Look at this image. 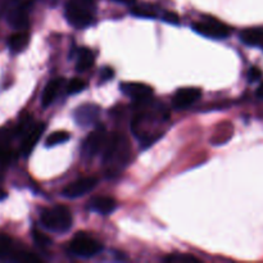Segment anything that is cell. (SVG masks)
Segmentation results:
<instances>
[{
  "instance_id": "obj_7",
  "label": "cell",
  "mask_w": 263,
  "mask_h": 263,
  "mask_svg": "<svg viewBox=\"0 0 263 263\" xmlns=\"http://www.w3.org/2000/svg\"><path fill=\"white\" fill-rule=\"evenodd\" d=\"M33 0H14L7 13L8 22L14 30H26L28 26V14L32 8Z\"/></svg>"
},
{
  "instance_id": "obj_25",
  "label": "cell",
  "mask_w": 263,
  "mask_h": 263,
  "mask_svg": "<svg viewBox=\"0 0 263 263\" xmlns=\"http://www.w3.org/2000/svg\"><path fill=\"white\" fill-rule=\"evenodd\" d=\"M163 21L166 23H170V25H179L180 18L176 13L174 12H164L163 13Z\"/></svg>"
},
{
  "instance_id": "obj_1",
  "label": "cell",
  "mask_w": 263,
  "mask_h": 263,
  "mask_svg": "<svg viewBox=\"0 0 263 263\" xmlns=\"http://www.w3.org/2000/svg\"><path fill=\"white\" fill-rule=\"evenodd\" d=\"M138 103L141 108L131 120V130L143 148H148L163 136L170 115L164 105L152 104L149 99Z\"/></svg>"
},
{
  "instance_id": "obj_14",
  "label": "cell",
  "mask_w": 263,
  "mask_h": 263,
  "mask_svg": "<svg viewBox=\"0 0 263 263\" xmlns=\"http://www.w3.org/2000/svg\"><path fill=\"white\" fill-rule=\"evenodd\" d=\"M90 208L100 215H110L117 208V202L110 197H97L90 202Z\"/></svg>"
},
{
  "instance_id": "obj_9",
  "label": "cell",
  "mask_w": 263,
  "mask_h": 263,
  "mask_svg": "<svg viewBox=\"0 0 263 263\" xmlns=\"http://www.w3.org/2000/svg\"><path fill=\"white\" fill-rule=\"evenodd\" d=\"M98 185L97 177H82V179L76 180V181L71 182L67 185L63 189V197L68 198V199H74V198H80L86 195L87 193L91 192L95 186Z\"/></svg>"
},
{
  "instance_id": "obj_31",
  "label": "cell",
  "mask_w": 263,
  "mask_h": 263,
  "mask_svg": "<svg viewBox=\"0 0 263 263\" xmlns=\"http://www.w3.org/2000/svg\"><path fill=\"white\" fill-rule=\"evenodd\" d=\"M4 198H7V194H5V193L3 192V190H0V200H3V199H4Z\"/></svg>"
},
{
  "instance_id": "obj_5",
  "label": "cell",
  "mask_w": 263,
  "mask_h": 263,
  "mask_svg": "<svg viewBox=\"0 0 263 263\" xmlns=\"http://www.w3.org/2000/svg\"><path fill=\"white\" fill-rule=\"evenodd\" d=\"M193 30L199 35L205 36L208 39H216V40L229 37L231 33L230 27L226 23L213 17H205L204 20L195 22L193 25Z\"/></svg>"
},
{
  "instance_id": "obj_28",
  "label": "cell",
  "mask_w": 263,
  "mask_h": 263,
  "mask_svg": "<svg viewBox=\"0 0 263 263\" xmlns=\"http://www.w3.org/2000/svg\"><path fill=\"white\" fill-rule=\"evenodd\" d=\"M261 76H262V72L259 71L258 68H256V67H253V68L249 69L248 79H249V81H251V82L257 81V80L261 79Z\"/></svg>"
},
{
  "instance_id": "obj_27",
  "label": "cell",
  "mask_w": 263,
  "mask_h": 263,
  "mask_svg": "<svg viewBox=\"0 0 263 263\" xmlns=\"http://www.w3.org/2000/svg\"><path fill=\"white\" fill-rule=\"evenodd\" d=\"M13 2H14V0H0V18L7 15L8 10L12 7Z\"/></svg>"
},
{
  "instance_id": "obj_18",
  "label": "cell",
  "mask_w": 263,
  "mask_h": 263,
  "mask_svg": "<svg viewBox=\"0 0 263 263\" xmlns=\"http://www.w3.org/2000/svg\"><path fill=\"white\" fill-rule=\"evenodd\" d=\"M94 64V54L90 49L82 48L79 51V55H77V62H76V68L77 71L85 72L90 68V67Z\"/></svg>"
},
{
  "instance_id": "obj_19",
  "label": "cell",
  "mask_w": 263,
  "mask_h": 263,
  "mask_svg": "<svg viewBox=\"0 0 263 263\" xmlns=\"http://www.w3.org/2000/svg\"><path fill=\"white\" fill-rule=\"evenodd\" d=\"M15 256L17 253L14 252L12 239L5 235H0V259H8L13 257L15 258Z\"/></svg>"
},
{
  "instance_id": "obj_20",
  "label": "cell",
  "mask_w": 263,
  "mask_h": 263,
  "mask_svg": "<svg viewBox=\"0 0 263 263\" xmlns=\"http://www.w3.org/2000/svg\"><path fill=\"white\" fill-rule=\"evenodd\" d=\"M69 138H71V135H69V133H67V131H54V133H51L50 135L48 136V139H46L45 141V145L48 146V148L61 145V144L67 143V141L69 140Z\"/></svg>"
},
{
  "instance_id": "obj_26",
  "label": "cell",
  "mask_w": 263,
  "mask_h": 263,
  "mask_svg": "<svg viewBox=\"0 0 263 263\" xmlns=\"http://www.w3.org/2000/svg\"><path fill=\"white\" fill-rule=\"evenodd\" d=\"M113 74H115L113 69L110 68V67H105V68H103V71L100 72V82L104 84V82L109 81V80H112Z\"/></svg>"
},
{
  "instance_id": "obj_12",
  "label": "cell",
  "mask_w": 263,
  "mask_h": 263,
  "mask_svg": "<svg viewBox=\"0 0 263 263\" xmlns=\"http://www.w3.org/2000/svg\"><path fill=\"white\" fill-rule=\"evenodd\" d=\"M44 130H45V125L44 123H36V125L30 126L23 133V140L22 144H21V151H22L23 156H30L31 152L33 151L35 145L37 144V141L43 136Z\"/></svg>"
},
{
  "instance_id": "obj_2",
  "label": "cell",
  "mask_w": 263,
  "mask_h": 263,
  "mask_svg": "<svg viewBox=\"0 0 263 263\" xmlns=\"http://www.w3.org/2000/svg\"><path fill=\"white\" fill-rule=\"evenodd\" d=\"M131 159V145L125 135L115 133L108 136L107 143L103 149V164L108 175L115 176L120 174Z\"/></svg>"
},
{
  "instance_id": "obj_11",
  "label": "cell",
  "mask_w": 263,
  "mask_h": 263,
  "mask_svg": "<svg viewBox=\"0 0 263 263\" xmlns=\"http://www.w3.org/2000/svg\"><path fill=\"white\" fill-rule=\"evenodd\" d=\"M100 115V108L95 104H84L76 108L73 113L74 122L82 127H89L94 125Z\"/></svg>"
},
{
  "instance_id": "obj_8",
  "label": "cell",
  "mask_w": 263,
  "mask_h": 263,
  "mask_svg": "<svg viewBox=\"0 0 263 263\" xmlns=\"http://www.w3.org/2000/svg\"><path fill=\"white\" fill-rule=\"evenodd\" d=\"M107 131L104 126H98L94 131L90 133V135L85 139L82 144V153L86 157H94L103 152L105 143H107Z\"/></svg>"
},
{
  "instance_id": "obj_23",
  "label": "cell",
  "mask_w": 263,
  "mask_h": 263,
  "mask_svg": "<svg viewBox=\"0 0 263 263\" xmlns=\"http://www.w3.org/2000/svg\"><path fill=\"white\" fill-rule=\"evenodd\" d=\"M164 261L167 262H199V259L195 258V257L189 256V254H185V256H181V254H177V256H168L164 258Z\"/></svg>"
},
{
  "instance_id": "obj_15",
  "label": "cell",
  "mask_w": 263,
  "mask_h": 263,
  "mask_svg": "<svg viewBox=\"0 0 263 263\" xmlns=\"http://www.w3.org/2000/svg\"><path fill=\"white\" fill-rule=\"evenodd\" d=\"M62 86H63V80L62 79H54L46 84L45 89H44L43 91V95H41L43 107H49V105L57 99Z\"/></svg>"
},
{
  "instance_id": "obj_13",
  "label": "cell",
  "mask_w": 263,
  "mask_h": 263,
  "mask_svg": "<svg viewBox=\"0 0 263 263\" xmlns=\"http://www.w3.org/2000/svg\"><path fill=\"white\" fill-rule=\"evenodd\" d=\"M121 91L125 95L130 97L136 102H143L149 99L153 94V89L149 85L141 84V82H122L120 85Z\"/></svg>"
},
{
  "instance_id": "obj_6",
  "label": "cell",
  "mask_w": 263,
  "mask_h": 263,
  "mask_svg": "<svg viewBox=\"0 0 263 263\" xmlns=\"http://www.w3.org/2000/svg\"><path fill=\"white\" fill-rule=\"evenodd\" d=\"M69 251L80 258H91L102 251V246L85 233H80L69 243Z\"/></svg>"
},
{
  "instance_id": "obj_22",
  "label": "cell",
  "mask_w": 263,
  "mask_h": 263,
  "mask_svg": "<svg viewBox=\"0 0 263 263\" xmlns=\"http://www.w3.org/2000/svg\"><path fill=\"white\" fill-rule=\"evenodd\" d=\"M86 89V82L81 79H72L67 85V92L71 95L79 94Z\"/></svg>"
},
{
  "instance_id": "obj_17",
  "label": "cell",
  "mask_w": 263,
  "mask_h": 263,
  "mask_svg": "<svg viewBox=\"0 0 263 263\" xmlns=\"http://www.w3.org/2000/svg\"><path fill=\"white\" fill-rule=\"evenodd\" d=\"M240 40L246 45L258 46L263 49V30L262 28H247L240 32Z\"/></svg>"
},
{
  "instance_id": "obj_16",
  "label": "cell",
  "mask_w": 263,
  "mask_h": 263,
  "mask_svg": "<svg viewBox=\"0 0 263 263\" xmlns=\"http://www.w3.org/2000/svg\"><path fill=\"white\" fill-rule=\"evenodd\" d=\"M28 43H30V35L26 30H18L13 35H10L9 40H8V46L13 53H21L27 48Z\"/></svg>"
},
{
  "instance_id": "obj_30",
  "label": "cell",
  "mask_w": 263,
  "mask_h": 263,
  "mask_svg": "<svg viewBox=\"0 0 263 263\" xmlns=\"http://www.w3.org/2000/svg\"><path fill=\"white\" fill-rule=\"evenodd\" d=\"M257 97H258L259 99H263V82L259 85L258 89H257Z\"/></svg>"
},
{
  "instance_id": "obj_29",
  "label": "cell",
  "mask_w": 263,
  "mask_h": 263,
  "mask_svg": "<svg viewBox=\"0 0 263 263\" xmlns=\"http://www.w3.org/2000/svg\"><path fill=\"white\" fill-rule=\"evenodd\" d=\"M113 2L118 3V4H125V5H133L135 0H113Z\"/></svg>"
},
{
  "instance_id": "obj_21",
  "label": "cell",
  "mask_w": 263,
  "mask_h": 263,
  "mask_svg": "<svg viewBox=\"0 0 263 263\" xmlns=\"http://www.w3.org/2000/svg\"><path fill=\"white\" fill-rule=\"evenodd\" d=\"M135 17L139 18H149V20H153L156 18V12H154L153 8L151 5H140V7H135L133 10H131Z\"/></svg>"
},
{
  "instance_id": "obj_4",
  "label": "cell",
  "mask_w": 263,
  "mask_h": 263,
  "mask_svg": "<svg viewBox=\"0 0 263 263\" xmlns=\"http://www.w3.org/2000/svg\"><path fill=\"white\" fill-rule=\"evenodd\" d=\"M67 21L76 28H85L94 21V9L90 0H69L66 5Z\"/></svg>"
},
{
  "instance_id": "obj_3",
  "label": "cell",
  "mask_w": 263,
  "mask_h": 263,
  "mask_svg": "<svg viewBox=\"0 0 263 263\" xmlns=\"http://www.w3.org/2000/svg\"><path fill=\"white\" fill-rule=\"evenodd\" d=\"M72 213L66 205H55L41 213V223L53 233L64 234L72 228Z\"/></svg>"
},
{
  "instance_id": "obj_10",
  "label": "cell",
  "mask_w": 263,
  "mask_h": 263,
  "mask_svg": "<svg viewBox=\"0 0 263 263\" xmlns=\"http://www.w3.org/2000/svg\"><path fill=\"white\" fill-rule=\"evenodd\" d=\"M200 97H202V91L197 87H181L175 92L172 104H174L175 109L177 110L186 109L195 102H198Z\"/></svg>"
},
{
  "instance_id": "obj_24",
  "label": "cell",
  "mask_w": 263,
  "mask_h": 263,
  "mask_svg": "<svg viewBox=\"0 0 263 263\" xmlns=\"http://www.w3.org/2000/svg\"><path fill=\"white\" fill-rule=\"evenodd\" d=\"M33 240H35V243L37 244V246L40 247H48L49 244H50V239L48 238V236L45 235V234L40 233V231L37 230H33Z\"/></svg>"
}]
</instances>
